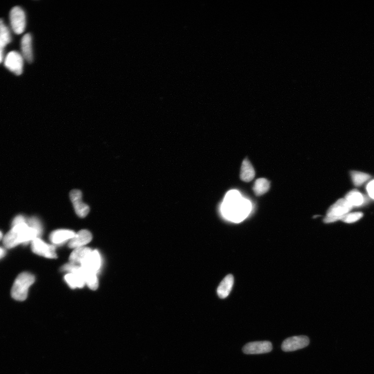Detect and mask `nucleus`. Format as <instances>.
Returning a JSON list of instances; mask_svg holds the SVG:
<instances>
[{
	"mask_svg": "<svg viewBox=\"0 0 374 374\" xmlns=\"http://www.w3.org/2000/svg\"><path fill=\"white\" fill-rule=\"evenodd\" d=\"M4 65L7 69L18 76L23 71L24 57L18 52L12 51L5 57Z\"/></svg>",
	"mask_w": 374,
	"mask_h": 374,
	"instance_id": "obj_8",
	"label": "nucleus"
},
{
	"mask_svg": "<svg viewBox=\"0 0 374 374\" xmlns=\"http://www.w3.org/2000/svg\"><path fill=\"white\" fill-rule=\"evenodd\" d=\"M3 238V235H2V233H1V231H0V240H1V239H2Z\"/></svg>",
	"mask_w": 374,
	"mask_h": 374,
	"instance_id": "obj_29",
	"label": "nucleus"
},
{
	"mask_svg": "<svg viewBox=\"0 0 374 374\" xmlns=\"http://www.w3.org/2000/svg\"><path fill=\"white\" fill-rule=\"evenodd\" d=\"M32 250L36 255L47 258L57 257L55 246L44 242L40 238H36L32 242Z\"/></svg>",
	"mask_w": 374,
	"mask_h": 374,
	"instance_id": "obj_7",
	"label": "nucleus"
},
{
	"mask_svg": "<svg viewBox=\"0 0 374 374\" xmlns=\"http://www.w3.org/2000/svg\"><path fill=\"white\" fill-rule=\"evenodd\" d=\"M350 175L354 185L357 187L361 186L371 178L369 174L360 171H351Z\"/></svg>",
	"mask_w": 374,
	"mask_h": 374,
	"instance_id": "obj_22",
	"label": "nucleus"
},
{
	"mask_svg": "<svg viewBox=\"0 0 374 374\" xmlns=\"http://www.w3.org/2000/svg\"><path fill=\"white\" fill-rule=\"evenodd\" d=\"M102 265V259L101 254L96 250L89 253L82 262L80 266L86 270L97 274Z\"/></svg>",
	"mask_w": 374,
	"mask_h": 374,
	"instance_id": "obj_10",
	"label": "nucleus"
},
{
	"mask_svg": "<svg viewBox=\"0 0 374 374\" xmlns=\"http://www.w3.org/2000/svg\"><path fill=\"white\" fill-rule=\"evenodd\" d=\"M255 171L251 163L248 159H245L242 164L240 178L244 182H251L255 177Z\"/></svg>",
	"mask_w": 374,
	"mask_h": 374,
	"instance_id": "obj_17",
	"label": "nucleus"
},
{
	"mask_svg": "<svg viewBox=\"0 0 374 374\" xmlns=\"http://www.w3.org/2000/svg\"><path fill=\"white\" fill-rule=\"evenodd\" d=\"M272 349V345L270 341H261L247 343L243 348V351L247 355H258L270 353Z\"/></svg>",
	"mask_w": 374,
	"mask_h": 374,
	"instance_id": "obj_11",
	"label": "nucleus"
},
{
	"mask_svg": "<svg viewBox=\"0 0 374 374\" xmlns=\"http://www.w3.org/2000/svg\"><path fill=\"white\" fill-rule=\"evenodd\" d=\"M353 207L345 199H339L328 209L324 222L328 223L341 220Z\"/></svg>",
	"mask_w": 374,
	"mask_h": 374,
	"instance_id": "obj_5",
	"label": "nucleus"
},
{
	"mask_svg": "<svg viewBox=\"0 0 374 374\" xmlns=\"http://www.w3.org/2000/svg\"><path fill=\"white\" fill-rule=\"evenodd\" d=\"M271 188V183L264 178L257 179L253 186V191L256 196H261L266 193Z\"/></svg>",
	"mask_w": 374,
	"mask_h": 374,
	"instance_id": "obj_20",
	"label": "nucleus"
},
{
	"mask_svg": "<svg viewBox=\"0 0 374 374\" xmlns=\"http://www.w3.org/2000/svg\"><path fill=\"white\" fill-rule=\"evenodd\" d=\"M35 281L34 276L29 272L19 274L15 280L11 289V296L15 300L24 301L27 298L28 290Z\"/></svg>",
	"mask_w": 374,
	"mask_h": 374,
	"instance_id": "obj_3",
	"label": "nucleus"
},
{
	"mask_svg": "<svg viewBox=\"0 0 374 374\" xmlns=\"http://www.w3.org/2000/svg\"><path fill=\"white\" fill-rule=\"evenodd\" d=\"M10 19L13 32L17 34L23 33L26 25L24 11L19 6L13 7L10 13Z\"/></svg>",
	"mask_w": 374,
	"mask_h": 374,
	"instance_id": "obj_6",
	"label": "nucleus"
},
{
	"mask_svg": "<svg viewBox=\"0 0 374 374\" xmlns=\"http://www.w3.org/2000/svg\"><path fill=\"white\" fill-rule=\"evenodd\" d=\"M310 341L307 336H298L291 337L284 340L282 349L285 352H290L301 349L309 345Z\"/></svg>",
	"mask_w": 374,
	"mask_h": 374,
	"instance_id": "obj_9",
	"label": "nucleus"
},
{
	"mask_svg": "<svg viewBox=\"0 0 374 374\" xmlns=\"http://www.w3.org/2000/svg\"><path fill=\"white\" fill-rule=\"evenodd\" d=\"M65 281L71 289L83 288L85 282L82 276L76 273H68L64 277Z\"/></svg>",
	"mask_w": 374,
	"mask_h": 374,
	"instance_id": "obj_19",
	"label": "nucleus"
},
{
	"mask_svg": "<svg viewBox=\"0 0 374 374\" xmlns=\"http://www.w3.org/2000/svg\"><path fill=\"white\" fill-rule=\"evenodd\" d=\"M76 233L70 230L60 229L55 230L51 233L50 239L51 243L54 245H62L70 241Z\"/></svg>",
	"mask_w": 374,
	"mask_h": 374,
	"instance_id": "obj_14",
	"label": "nucleus"
},
{
	"mask_svg": "<svg viewBox=\"0 0 374 374\" xmlns=\"http://www.w3.org/2000/svg\"><path fill=\"white\" fill-rule=\"evenodd\" d=\"M27 223L30 227L37 232L40 238L43 233V228L40 221L36 217H32V218L27 219Z\"/></svg>",
	"mask_w": 374,
	"mask_h": 374,
	"instance_id": "obj_24",
	"label": "nucleus"
},
{
	"mask_svg": "<svg viewBox=\"0 0 374 374\" xmlns=\"http://www.w3.org/2000/svg\"><path fill=\"white\" fill-rule=\"evenodd\" d=\"M234 278L233 275L228 274L221 282L218 289V294L220 298H226L233 288Z\"/></svg>",
	"mask_w": 374,
	"mask_h": 374,
	"instance_id": "obj_16",
	"label": "nucleus"
},
{
	"mask_svg": "<svg viewBox=\"0 0 374 374\" xmlns=\"http://www.w3.org/2000/svg\"><path fill=\"white\" fill-rule=\"evenodd\" d=\"M92 251L91 249L85 246L74 249L69 257L70 263L78 265H81L88 254Z\"/></svg>",
	"mask_w": 374,
	"mask_h": 374,
	"instance_id": "obj_18",
	"label": "nucleus"
},
{
	"mask_svg": "<svg viewBox=\"0 0 374 374\" xmlns=\"http://www.w3.org/2000/svg\"><path fill=\"white\" fill-rule=\"evenodd\" d=\"M61 271L80 275L88 287L95 290L99 288V282L97 274L89 272L81 266L71 263L67 264L61 268Z\"/></svg>",
	"mask_w": 374,
	"mask_h": 374,
	"instance_id": "obj_4",
	"label": "nucleus"
},
{
	"mask_svg": "<svg viewBox=\"0 0 374 374\" xmlns=\"http://www.w3.org/2000/svg\"><path fill=\"white\" fill-rule=\"evenodd\" d=\"M0 39L3 40L6 44H9L12 40L10 30L2 19H0Z\"/></svg>",
	"mask_w": 374,
	"mask_h": 374,
	"instance_id": "obj_23",
	"label": "nucleus"
},
{
	"mask_svg": "<svg viewBox=\"0 0 374 374\" xmlns=\"http://www.w3.org/2000/svg\"><path fill=\"white\" fill-rule=\"evenodd\" d=\"M224 215L232 221L239 222L244 220L250 211L249 202L242 198L237 191L227 194L222 207Z\"/></svg>",
	"mask_w": 374,
	"mask_h": 374,
	"instance_id": "obj_1",
	"label": "nucleus"
},
{
	"mask_svg": "<svg viewBox=\"0 0 374 374\" xmlns=\"http://www.w3.org/2000/svg\"><path fill=\"white\" fill-rule=\"evenodd\" d=\"M345 199L353 206H360L364 203V201L362 194L357 190H353L348 192Z\"/></svg>",
	"mask_w": 374,
	"mask_h": 374,
	"instance_id": "obj_21",
	"label": "nucleus"
},
{
	"mask_svg": "<svg viewBox=\"0 0 374 374\" xmlns=\"http://www.w3.org/2000/svg\"><path fill=\"white\" fill-rule=\"evenodd\" d=\"M368 192L370 197L374 199V180L371 182L367 186Z\"/></svg>",
	"mask_w": 374,
	"mask_h": 374,
	"instance_id": "obj_26",
	"label": "nucleus"
},
{
	"mask_svg": "<svg viewBox=\"0 0 374 374\" xmlns=\"http://www.w3.org/2000/svg\"><path fill=\"white\" fill-rule=\"evenodd\" d=\"M92 240V235L87 230H82L76 234L68 243L69 248L77 249L84 247Z\"/></svg>",
	"mask_w": 374,
	"mask_h": 374,
	"instance_id": "obj_13",
	"label": "nucleus"
},
{
	"mask_svg": "<svg viewBox=\"0 0 374 374\" xmlns=\"http://www.w3.org/2000/svg\"><path fill=\"white\" fill-rule=\"evenodd\" d=\"M32 41V36L30 34H25L21 40L22 56L28 63H32L34 58Z\"/></svg>",
	"mask_w": 374,
	"mask_h": 374,
	"instance_id": "obj_15",
	"label": "nucleus"
},
{
	"mask_svg": "<svg viewBox=\"0 0 374 374\" xmlns=\"http://www.w3.org/2000/svg\"><path fill=\"white\" fill-rule=\"evenodd\" d=\"M36 238H40L37 232L28 225L27 219L12 227L3 238V243L6 249H12L20 244L27 245Z\"/></svg>",
	"mask_w": 374,
	"mask_h": 374,
	"instance_id": "obj_2",
	"label": "nucleus"
},
{
	"mask_svg": "<svg viewBox=\"0 0 374 374\" xmlns=\"http://www.w3.org/2000/svg\"><path fill=\"white\" fill-rule=\"evenodd\" d=\"M3 51L0 50V64H1L3 61Z\"/></svg>",
	"mask_w": 374,
	"mask_h": 374,
	"instance_id": "obj_28",
	"label": "nucleus"
},
{
	"mask_svg": "<svg viewBox=\"0 0 374 374\" xmlns=\"http://www.w3.org/2000/svg\"><path fill=\"white\" fill-rule=\"evenodd\" d=\"M363 215L360 212L349 213L344 216L341 221L346 223H353L360 220Z\"/></svg>",
	"mask_w": 374,
	"mask_h": 374,
	"instance_id": "obj_25",
	"label": "nucleus"
},
{
	"mask_svg": "<svg viewBox=\"0 0 374 374\" xmlns=\"http://www.w3.org/2000/svg\"><path fill=\"white\" fill-rule=\"evenodd\" d=\"M6 252L3 248H0V259H1L5 255Z\"/></svg>",
	"mask_w": 374,
	"mask_h": 374,
	"instance_id": "obj_27",
	"label": "nucleus"
},
{
	"mask_svg": "<svg viewBox=\"0 0 374 374\" xmlns=\"http://www.w3.org/2000/svg\"><path fill=\"white\" fill-rule=\"evenodd\" d=\"M71 203L75 212L81 218H85L89 212V207L82 202V193L80 190H73L70 194Z\"/></svg>",
	"mask_w": 374,
	"mask_h": 374,
	"instance_id": "obj_12",
	"label": "nucleus"
}]
</instances>
